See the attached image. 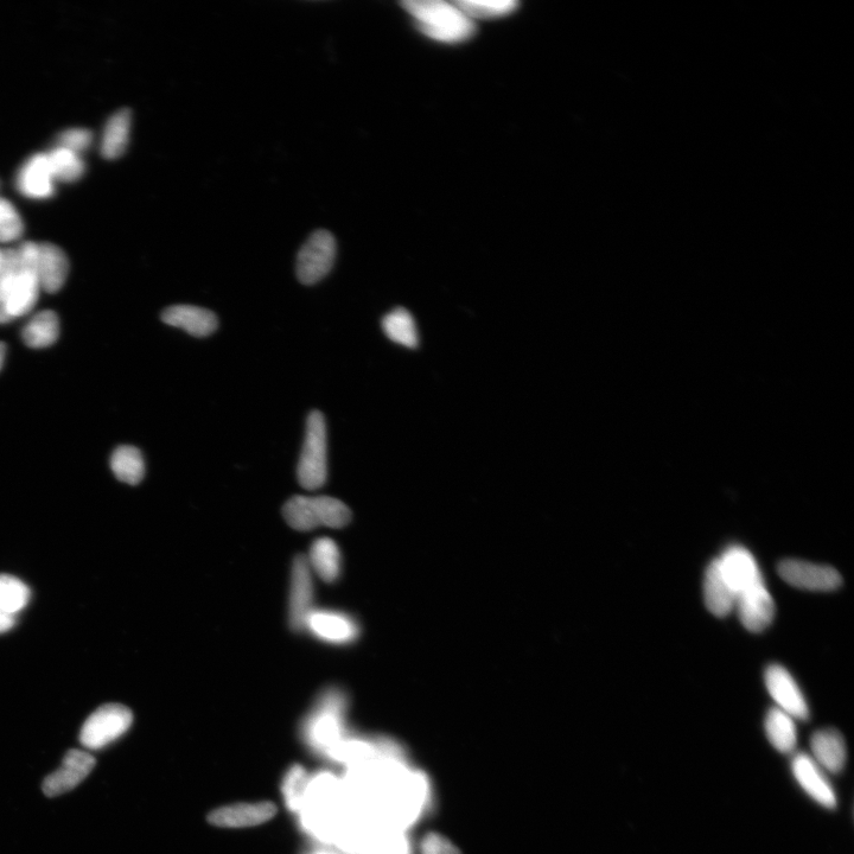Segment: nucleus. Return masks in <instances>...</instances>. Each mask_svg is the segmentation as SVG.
I'll list each match as a JSON object with an SVG mask.
<instances>
[{
    "mask_svg": "<svg viewBox=\"0 0 854 854\" xmlns=\"http://www.w3.org/2000/svg\"><path fill=\"white\" fill-rule=\"evenodd\" d=\"M403 6L416 21L418 29L432 40L460 43L469 40L475 33L474 21L455 2L406 0Z\"/></svg>",
    "mask_w": 854,
    "mask_h": 854,
    "instance_id": "obj_1",
    "label": "nucleus"
},
{
    "mask_svg": "<svg viewBox=\"0 0 854 854\" xmlns=\"http://www.w3.org/2000/svg\"><path fill=\"white\" fill-rule=\"evenodd\" d=\"M286 522L299 532H309L320 526L342 528L352 519L350 509L340 500L329 496H295L284 506Z\"/></svg>",
    "mask_w": 854,
    "mask_h": 854,
    "instance_id": "obj_2",
    "label": "nucleus"
},
{
    "mask_svg": "<svg viewBox=\"0 0 854 854\" xmlns=\"http://www.w3.org/2000/svg\"><path fill=\"white\" fill-rule=\"evenodd\" d=\"M347 704L346 694L339 688L331 687L321 694L303 728L312 745L331 751L342 741Z\"/></svg>",
    "mask_w": 854,
    "mask_h": 854,
    "instance_id": "obj_3",
    "label": "nucleus"
},
{
    "mask_svg": "<svg viewBox=\"0 0 854 854\" xmlns=\"http://www.w3.org/2000/svg\"><path fill=\"white\" fill-rule=\"evenodd\" d=\"M327 424L320 411L309 414L307 433L299 457L297 476L304 489L316 490L324 486L328 477Z\"/></svg>",
    "mask_w": 854,
    "mask_h": 854,
    "instance_id": "obj_4",
    "label": "nucleus"
},
{
    "mask_svg": "<svg viewBox=\"0 0 854 854\" xmlns=\"http://www.w3.org/2000/svg\"><path fill=\"white\" fill-rule=\"evenodd\" d=\"M132 722V712L127 707L120 704L101 706L82 726L80 742L89 750L103 749L123 736Z\"/></svg>",
    "mask_w": 854,
    "mask_h": 854,
    "instance_id": "obj_5",
    "label": "nucleus"
},
{
    "mask_svg": "<svg viewBox=\"0 0 854 854\" xmlns=\"http://www.w3.org/2000/svg\"><path fill=\"white\" fill-rule=\"evenodd\" d=\"M336 250L333 234L324 229L312 233L298 253L296 271L299 282L312 285L327 276L333 269Z\"/></svg>",
    "mask_w": 854,
    "mask_h": 854,
    "instance_id": "obj_6",
    "label": "nucleus"
},
{
    "mask_svg": "<svg viewBox=\"0 0 854 854\" xmlns=\"http://www.w3.org/2000/svg\"><path fill=\"white\" fill-rule=\"evenodd\" d=\"M41 286L29 270H8L3 276V309L9 320L29 314L40 298Z\"/></svg>",
    "mask_w": 854,
    "mask_h": 854,
    "instance_id": "obj_7",
    "label": "nucleus"
},
{
    "mask_svg": "<svg viewBox=\"0 0 854 854\" xmlns=\"http://www.w3.org/2000/svg\"><path fill=\"white\" fill-rule=\"evenodd\" d=\"M777 572L783 581L801 590L828 592L837 590L841 585V576L833 567L803 560H783Z\"/></svg>",
    "mask_w": 854,
    "mask_h": 854,
    "instance_id": "obj_8",
    "label": "nucleus"
},
{
    "mask_svg": "<svg viewBox=\"0 0 854 854\" xmlns=\"http://www.w3.org/2000/svg\"><path fill=\"white\" fill-rule=\"evenodd\" d=\"M794 779L799 783L809 798L827 809L838 807V796L834 790L827 773L811 755L806 752H795L792 763H790Z\"/></svg>",
    "mask_w": 854,
    "mask_h": 854,
    "instance_id": "obj_9",
    "label": "nucleus"
},
{
    "mask_svg": "<svg viewBox=\"0 0 854 854\" xmlns=\"http://www.w3.org/2000/svg\"><path fill=\"white\" fill-rule=\"evenodd\" d=\"M315 589L308 559L298 556L293 560L289 596V623L295 632H303L305 622L314 607Z\"/></svg>",
    "mask_w": 854,
    "mask_h": 854,
    "instance_id": "obj_10",
    "label": "nucleus"
},
{
    "mask_svg": "<svg viewBox=\"0 0 854 854\" xmlns=\"http://www.w3.org/2000/svg\"><path fill=\"white\" fill-rule=\"evenodd\" d=\"M304 630L329 645H350L360 636L358 621L335 610L314 609L305 622Z\"/></svg>",
    "mask_w": 854,
    "mask_h": 854,
    "instance_id": "obj_11",
    "label": "nucleus"
},
{
    "mask_svg": "<svg viewBox=\"0 0 854 854\" xmlns=\"http://www.w3.org/2000/svg\"><path fill=\"white\" fill-rule=\"evenodd\" d=\"M767 690L774 699L777 709L788 713L794 719L807 720L811 712L805 696L796 681L785 667L771 665L764 674Z\"/></svg>",
    "mask_w": 854,
    "mask_h": 854,
    "instance_id": "obj_12",
    "label": "nucleus"
},
{
    "mask_svg": "<svg viewBox=\"0 0 854 854\" xmlns=\"http://www.w3.org/2000/svg\"><path fill=\"white\" fill-rule=\"evenodd\" d=\"M735 609L743 626L752 633L767 629L775 616V603L764 581L739 592Z\"/></svg>",
    "mask_w": 854,
    "mask_h": 854,
    "instance_id": "obj_13",
    "label": "nucleus"
},
{
    "mask_svg": "<svg viewBox=\"0 0 854 854\" xmlns=\"http://www.w3.org/2000/svg\"><path fill=\"white\" fill-rule=\"evenodd\" d=\"M95 760L88 752L69 750L63 758L62 766L49 775L43 782V793L54 798L78 787L95 767Z\"/></svg>",
    "mask_w": 854,
    "mask_h": 854,
    "instance_id": "obj_14",
    "label": "nucleus"
},
{
    "mask_svg": "<svg viewBox=\"0 0 854 854\" xmlns=\"http://www.w3.org/2000/svg\"><path fill=\"white\" fill-rule=\"evenodd\" d=\"M726 582L736 592L744 591L764 581L760 567L752 554L742 546H731L717 559Z\"/></svg>",
    "mask_w": 854,
    "mask_h": 854,
    "instance_id": "obj_15",
    "label": "nucleus"
},
{
    "mask_svg": "<svg viewBox=\"0 0 854 854\" xmlns=\"http://www.w3.org/2000/svg\"><path fill=\"white\" fill-rule=\"evenodd\" d=\"M277 813L271 802L237 803L216 809L209 814V822L215 826L227 828L251 827L264 824Z\"/></svg>",
    "mask_w": 854,
    "mask_h": 854,
    "instance_id": "obj_16",
    "label": "nucleus"
},
{
    "mask_svg": "<svg viewBox=\"0 0 854 854\" xmlns=\"http://www.w3.org/2000/svg\"><path fill=\"white\" fill-rule=\"evenodd\" d=\"M35 273L42 290L48 293L60 291L69 273L66 253L49 242L37 244Z\"/></svg>",
    "mask_w": 854,
    "mask_h": 854,
    "instance_id": "obj_17",
    "label": "nucleus"
},
{
    "mask_svg": "<svg viewBox=\"0 0 854 854\" xmlns=\"http://www.w3.org/2000/svg\"><path fill=\"white\" fill-rule=\"evenodd\" d=\"M55 178L47 155L37 154L24 163L17 177L19 193L34 200L49 199L55 193Z\"/></svg>",
    "mask_w": 854,
    "mask_h": 854,
    "instance_id": "obj_18",
    "label": "nucleus"
},
{
    "mask_svg": "<svg viewBox=\"0 0 854 854\" xmlns=\"http://www.w3.org/2000/svg\"><path fill=\"white\" fill-rule=\"evenodd\" d=\"M811 757L827 774L837 775L847 762V747L843 735L836 729H821L811 737Z\"/></svg>",
    "mask_w": 854,
    "mask_h": 854,
    "instance_id": "obj_19",
    "label": "nucleus"
},
{
    "mask_svg": "<svg viewBox=\"0 0 854 854\" xmlns=\"http://www.w3.org/2000/svg\"><path fill=\"white\" fill-rule=\"evenodd\" d=\"M162 320L171 327L181 328L195 337H207L218 329V317L213 311L191 307V305H175L163 311Z\"/></svg>",
    "mask_w": 854,
    "mask_h": 854,
    "instance_id": "obj_20",
    "label": "nucleus"
},
{
    "mask_svg": "<svg viewBox=\"0 0 854 854\" xmlns=\"http://www.w3.org/2000/svg\"><path fill=\"white\" fill-rule=\"evenodd\" d=\"M704 597L707 609L717 617L728 616L736 605V592L726 582L717 559L707 567L704 579Z\"/></svg>",
    "mask_w": 854,
    "mask_h": 854,
    "instance_id": "obj_21",
    "label": "nucleus"
},
{
    "mask_svg": "<svg viewBox=\"0 0 854 854\" xmlns=\"http://www.w3.org/2000/svg\"><path fill=\"white\" fill-rule=\"evenodd\" d=\"M792 716L773 707L764 719V731L768 741L781 754H795L798 744V728Z\"/></svg>",
    "mask_w": 854,
    "mask_h": 854,
    "instance_id": "obj_22",
    "label": "nucleus"
},
{
    "mask_svg": "<svg viewBox=\"0 0 854 854\" xmlns=\"http://www.w3.org/2000/svg\"><path fill=\"white\" fill-rule=\"evenodd\" d=\"M307 559L311 571L324 582L334 583L340 578L342 557L340 548L333 539H317L312 544Z\"/></svg>",
    "mask_w": 854,
    "mask_h": 854,
    "instance_id": "obj_23",
    "label": "nucleus"
},
{
    "mask_svg": "<svg viewBox=\"0 0 854 854\" xmlns=\"http://www.w3.org/2000/svg\"><path fill=\"white\" fill-rule=\"evenodd\" d=\"M131 121V111L126 108L114 113L107 121L101 142V155L106 159H117L125 154L130 142Z\"/></svg>",
    "mask_w": 854,
    "mask_h": 854,
    "instance_id": "obj_24",
    "label": "nucleus"
},
{
    "mask_svg": "<svg viewBox=\"0 0 854 854\" xmlns=\"http://www.w3.org/2000/svg\"><path fill=\"white\" fill-rule=\"evenodd\" d=\"M60 335L59 317L54 311L38 312L25 325L22 333L23 341L28 347L42 349L52 346Z\"/></svg>",
    "mask_w": 854,
    "mask_h": 854,
    "instance_id": "obj_25",
    "label": "nucleus"
},
{
    "mask_svg": "<svg viewBox=\"0 0 854 854\" xmlns=\"http://www.w3.org/2000/svg\"><path fill=\"white\" fill-rule=\"evenodd\" d=\"M111 468L121 482L137 486L144 479L145 463L142 452L135 446L124 445L113 452Z\"/></svg>",
    "mask_w": 854,
    "mask_h": 854,
    "instance_id": "obj_26",
    "label": "nucleus"
},
{
    "mask_svg": "<svg viewBox=\"0 0 854 854\" xmlns=\"http://www.w3.org/2000/svg\"><path fill=\"white\" fill-rule=\"evenodd\" d=\"M382 329L394 343L406 348L418 347V328L410 311L401 308L391 311L382 320Z\"/></svg>",
    "mask_w": 854,
    "mask_h": 854,
    "instance_id": "obj_27",
    "label": "nucleus"
},
{
    "mask_svg": "<svg viewBox=\"0 0 854 854\" xmlns=\"http://www.w3.org/2000/svg\"><path fill=\"white\" fill-rule=\"evenodd\" d=\"M47 157L55 180L75 182L85 174V163L75 152L57 146Z\"/></svg>",
    "mask_w": 854,
    "mask_h": 854,
    "instance_id": "obj_28",
    "label": "nucleus"
},
{
    "mask_svg": "<svg viewBox=\"0 0 854 854\" xmlns=\"http://www.w3.org/2000/svg\"><path fill=\"white\" fill-rule=\"evenodd\" d=\"M455 3L471 21L505 17L519 6L515 0H455Z\"/></svg>",
    "mask_w": 854,
    "mask_h": 854,
    "instance_id": "obj_29",
    "label": "nucleus"
},
{
    "mask_svg": "<svg viewBox=\"0 0 854 854\" xmlns=\"http://www.w3.org/2000/svg\"><path fill=\"white\" fill-rule=\"evenodd\" d=\"M29 599L30 589L21 579L0 575V609L16 616L27 607Z\"/></svg>",
    "mask_w": 854,
    "mask_h": 854,
    "instance_id": "obj_30",
    "label": "nucleus"
},
{
    "mask_svg": "<svg viewBox=\"0 0 854 854\" xmlns=\"http://www.w3.org/2000/svg\"><path fill=\"white\" fill-rule=\"evenodd\" d=\"M24 223L14 205L5 199H0V242L16 241L22 238Z\"/></svg>",
    "mask_w": 854,
    "mask_h": 854,
    "instance_id": "obj_31",
    "label": "nucleus"
},
{
    "mask_svg": "<svg viewBox=\"0 0 854 854\" xmlns=\"http://www.w3.org/2000/svg\"><path fill=\"white\" fill-rule=\"evenodd\" d=\"M308 786L309 780L305 770L301 767L293 768L286 777L284 786L285 798L290 808L295 809V811H302Z\"/></svg>",
    "mask_w": 854,
    "mask_h": 854,
    "instance_id": "obj_32",
    "label": "nucleus"
},
{
    "mask_svg": "<svg viewBox=\"0 0 854 854\" xmlns=\"http://www.w3.org/2000/svg\"><path fill=\"white\" fill-rule=\"evenodd\" d=\"M92 132L86 129H70L62 133L59 137L60 148L67 149L80 154L92 145Z\"/></svg>",
    "mask_w": 854,
    "mask_h": 854,
    "instance_id": "obj_33",
    "label": "nucleus"
},
{
    "mask_svg": "<svg viewBox=\"0 0 854 854\" xmlns=\"http://www.w3.org/2000/svg\"><path fill=\"white\" fill-rule=\"evenodd\" d=\"M424 854H457L454 846L439 837H430L424 843Z\"/></svg>",
    "mask_w": 854,
    "mask_h": 854,
    "instance_id": "obj_34",
    "label": "nucleus"
},
{
    "mask_svg": "<svg viewBox=\"0 0 854 854\" xmlns=\"http://www.w3.org/2000/svg\"><path fill=\"white\" fill-rule=\"evenodd\" d=\"M16 616L5 613L2 609H0V634L9 632V630L15 626Z\"/></svg>",
    "mask_w": 854,
    "mask_h": 854,
    "instance_id": "obj_35",
    "label": "nucleus"
},
{
    "mask_svg": "<svg viewBox=\"0 0 854 854\" xmlns=\"http://www.w3.org/2000/svg\"><path fill=\"white\" fill-rule=\"evenodd\" d=\"M6 355V346L3 342H0V369L3 367V363Z\"/></svg>",
    "mask_w": 854,
    "mask_h": 854,
    "instance_id": "obj_36",
    "label": "nucleus"
},
{
    "mask_svg": "<svg viewBox=\"0 0 854 854\" xmlns=\"http://www.w3.org/2000/svg\"><path fill=\"white\" fill-rule=\"evenodd\" d=\"M3 264H4L3 250H0V272H2V270H3Z\"/></svg>",
    "mask_w": 854,
    "mask_h": 854,
    "instance_id": "obj_37",
    "label": "nucleus"
},
{
    "mask_svg": "<svg viewBox=\"0 0 854 854\" xmlns=\"http://www.w3.org/2000/svg\"><path fill=\"white\" fill-rule=\"evenodd\" d=\"M318 854H330V853H318Z\"/></svg>",
    "mask_w": 854,
    "mask_h": 854,
    "instance_id": "obj_38",
    "label": "nucleus"
}]
</instances>
